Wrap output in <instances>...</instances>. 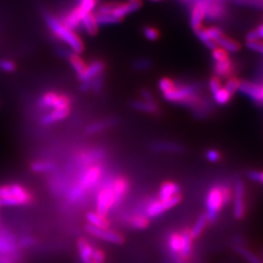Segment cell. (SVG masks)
Here are the masks:
<instances>
[{
	"instance_id": "53",
	"label": "cell",
	"mask_w": 263,
	"mask_h": 263,
	"mask_svg": "<svg viewBox=\"0 0 263 263\" xmlns=\"http://www.w3.org/2000/svg\"><path fill=\"white\" fill-rule=\"evenodd\" d=\"M222 195H223V201H224V205H227L230 202L231 199V190L227 187V186H222Z\"/></svg>"
},
{
	"instance_id": "39",
	"label": "cell",
	"mask_w": 263,
	"mask_h": 263,
	"mask_svg": "<svg viewBox=\"0 0 263 263\" xmlns=\"http://www.w3.org/2000/svg\"><path fill=\"white\" fill-rule=\"evenodd\" d=\"M205 30H206V33L209 36V38L212 41H214V42H216L222 36L224 35L223 30L217 26H210L208 28H205Z\"/></svg>"
},
{
	"instance_id": "44",
	"label": "cell",
	"mask_w": 263,
	"mask_h": 263,
	"mask_svg": "<svg viewBox=\"0 0 263 263\" xmlns=\"http://www.w3.org/2000/svg\"><path fill=\"white\" fill-rule=\"evenodd\" d=\"M16 64L8 59L0 60V69L4 72H13L16 70Z\"/></svg>"
},
{
	"instance_id": "40",
	"label": "cell",
	"mask_w": 263,
	"mask_h": 263,
	"mask_svg": "<svg viewBox=\"0 0 263 263\" xmlns=\"http://www.w3.org/2000/svg\"><path fill=\"white\" fill-rule=\"evenodd\" d=\"M144 35H145V38L147 40H150V41H155L159 38L160 36V33H159V30H158L156 27L151 26H147L144 27Z\"/></svg>"
},
{
	"instance_id": "32",
	"label": "cell",
	"mask_w": 263,
	"mask_h": 263,
	"mask_svg": "<svg viewBox=\"0 0 263 263\" xmlns=\"http://www.w3.org/2000/svg\"><path fill=\"white\" fill-rule=\"evenodd\" d=\"M31 170L35 172H47L51 171L56 168V165L49 161H38L34 162L30 166Z\"/></svg>"
},
{
	"instance_id": "16",
	"label": "cell",
	"mask_w": 263,
	"mask_h": 263,
	"mask_svg": "<svg viewBox=\"0 0 263 263\" xmlns=\"http://www.w3.org/2000/svg\"><path fill=\"white\" fill-rule=\"evenodd\" d=\"M225 13H226L225 7L220 1H217V0L209 1L208 8H207V14H206L207 19H209L210 21L220 20L224 17Z\"/></svg>"
},
{
	"instance_id": "33",
	"label": "cell",
	"mask_w": 263,
	"mask_h": 263,
	"mask_svg": "<svg viewBox=\"0 0 263 263\" xmlns=\"http://www.w3.org/2000/svg\"><path fill=\"white\" fill-rule=\"evenodd\" d=\"M214 102L220 105H224L228 104L232 98V95L228 92L225 88H222L215 94L212 95Z\"/></svg>"
},
{
	"instance_id": "1",
	"label": "cell",
	"mask_w": 263,
	"mask_h": 263,
	"mask_svg": "<svg viewBox=\"0 0 263 263\" xmlns=\"http://www.w3.org/2000/svg\"><path fill=\"white\" fill-rule=\"evenodd\" d=\"M46 23L53 33L59 39L67 44V46L70 48L72 52L76 55L83 52L84 44L81 38L74 32V30L68 28L61 21L50 15L46 17Z\"/></svg>"
},
{
	"instance_id": "41",
	"label": "cell",
	"mask_w": 263,
	"mask_h": 263,
	"mask_svg": "<svg viewBox=\"0 0 263 263\" xmlns=\"http://www.w3.org/2000/svg\"><path fill=\"white\" fill-rule=\"evenodd\" d=\"M148 220L145 217V216H135L133 217L131 221V226L133 228L142 230V229H145L148 226Z\"/></svg>"
},
{
	"instance_id": "42",
	"label": "cell",
	"mask_w": 263,
	"mask_h": 263,
	"mask_svg": "<svg viewBox=\"0 0 263 263\" xmlns=\"http://www.w3.org/2000/svg\"><path fill=\"white\" fill-rule=\"evenodd\" d=\"M96 5L97 0H80V5L78 7L83 13L88 14L92 13Z\"/></svg>"
},
{
	"instance_id": "23",
	"label": "cell",
	"mask_w": 263,
	"mask_h": 263,
	"mask_svg": "<svg viewBox=\"0 0 263 263\" xmlns=\"http://www.w3.org/2000/svg\"><path fill=\"white\" fill-rule=\"evenodd\" d=\"M216 44H217V46L222 47L228 53H238L242 48V45L239 42H237L230 37H227L225 35L222 36L220 39L217 40Z\"/></svg>"
},
{
	"instance_id": "4",
	"label": "cell",
	"mask_w": 263,
	"mask_h": 263,
	"mask_svg": "<svg viewBox=\"0 0 263 263\" xmlns=\"http://www.w3.org/2000/svg\"><path fill=\"white\" fill-rule=\"evenodd\" d=\"M224 201L222 195V186L211 187L206 198V208H207V217L208 222L214 223L217 220L218 212L224 207Z\"/></svg>"
},
{
	"instance_id": "15",
	"label": "cell",
	"mask_w": 263,
	"mask_h": 263,
	"mask_svg": "<svg viewBox=\"0 0 263 263\" xmlns=\"http://www.w3.org/2000/svg\"><path fill=\"white\" fill-rule=\"evenodd\" d=\"M181 192V187L172 182H167L161 185L159 190V200L166 201L173 196L179 195Z\"/></svg>"
},
{
	"instance_id": "29",
	"label": "cell",
	"mask_w": 263,
	"mask_h": 263,
	"mask_svg": "<svg viewBox=\"0 0 263 263\" xmlns=\"http://www.w3.org/2000/svg\"><path fill=\"white\" fill-rule=\"evenodd\" d=\"M152 148L156 151H161V152H180L182 151V146L173 143H165V142H161V143H156L152 145Z\"/></svg>"
},
{
	"instance_id": "22",
	"label": "cell",
	"mask_w": 263,
	"mask_h": 263,
	"mask_svg": "<svg viewBox=\"0 0 263 263\" xmlns=\"http://www.w3.org/2000/svg\"><path fill=\"white\" fill-rule=\"evenodd\" d=\"M182 236V248L180 252V257L182 259L188 258L191 254L192 250V237L190 234V230H184V232L181 234Z\"/></svg>"
},
{
	"instance_id": "35",
	"label": "cell",
	"mask_w": 263,
	"mask_h": 263,
	"mask_svg": "<svg viewBox=\"0 0 263 263\" xmlns=\"http://www.w3.org/2000/svg\"><path fill=\"white\" fill-rule=\"evenodd\" d=\"M169 247L172 253L180 255L181 248H182V236L179 233L171 234L169 240Z\"/></svg>"
},
{
	"instance_id": "10",
	"label": "cell",
	"mask_w": 263,
	"mask_h": 263,
	"mask_svg": "<svg viewBox=\"0 0 263 263\" xmlns=\"http://www.w3.org/2000/svg\"><path fill=\"white\" fill-rule=\"evenodd\" d=\"M245 211V186L241 180H238L234 192V215L237 220H243Z\"/></svg>"
},
{
	"instance_id": "59",
	"label": "cell",
	"mask_w": 263,
	"mask_h": 263,
	"mask_svg": "<svg viewBox=\"0 0 263 263\" xmlns=\"http://www.w3.org/2000/svg\"><path fill=\"white\" fill-rule=\"evenodd\" d=\"M261 97H262V104H263V86L261 87Z\"/></svg>"
},
{
	"instance_id": "14",
	"label": "cell",
	"mask_w": 263,
	"mask_h": 263,
	"mask_svg": "<svg viewBox=\"0 0 263 263\" xmlns=\"http://www.w3.org/2000/svg\"><path fill=\"white\" fill-rule=\"evenodd\" d=\"M234 71V65L230 59L222 62H215L213 65V72L217 77H230Z\"/></svg>"
},
{
	"instance_id": "57",
	"label": "cell",
	"mask_w": 263,
	"mask_h": 263,
	"mask_svg": "<svg viewBox=\"0 0 263 263\" xmlns=\"http://www.w3.org/2000/svg\"><path fill=\"white\" fill-rule=\"evenodd\" d=\"M91 85H92V81H83L80 88L83 92H87L89 89H91Z\"/></svg>"
},
{
	"instance_id": "24",
	"label": "cell",
	"mask_w": 263,
	"mask_h": 263,
	"mask_svg": "<svg viewBox=\"0 0 263 263\" xmlns=\"http://www.w3.org/2000/svg\"><path fill=\"white\" fill-rule=\"evenodd\" d=\"M81 26L84 27V29L89 33L90 35H95L98 31L99 25L96 21L95 15L93 13H88L83 16L81 19Z\"/></svg>"
},
{
	"instance_id": "31",
	"label": "cell",
	"mask_w": 263,
	"mask_h": 263,
	"mask_svg": "<svg viewBox=\"0 0 263 263\" xmlns=\"http://www.w3.org/2000/svg\"><path fill=\"white\" fill-rule=\"evenodd\" d=\"M69 64L71 67L73 68V70L77 73V75L81 74L87 67V65L85 64V62L79 57L76 54H72L69 58Z\"/></svg>"
},
{
	"instance_id": "19",
	"label": "cell",
	"mask_w": 263,
	"mask_h": 263,
	"mask_svg": "<svg viewBox=\"0 0 263 263\" xmlns=\"http://www.w3.org/2000/svg\"><path fill=\"white\" fill-rule=\"evenodd\" d=\"M111 187H112V191H113V195H114V205H115L126 195V193L128 191L129 184L126 179L119 178L113 183Z\"/></svg>"
},
{
	"instance_id": "13",
	"label": "cell",
	"mask_w": 263,
	"mask_h": 263,
	"mask_svg": "<svg viewBox=\"0 0 263 263\" xmlns=\"http://www.w3.org/2000/svg\"><path fill=\"white\" fill-rule=\"evenodd\" d=\"M105 70V64L102 61H95L87 66L86 69L77 75L80 81H92L93 79L102 74Z\"/></svg>"
},
{
	"instance_id": "43",
	"label": "cell",
	"mask_w": 263,
	"mask_h": 263,
	"mask_svg": "<svg viewBox=\"0 0 263 263\" xmlns=\"http://www.w3.org/2000/svg\"><path fill=\"white\" fill-rule=\"evenodd\" d=\"M174 85H176L174 82L171 79L167 78V77L160 79V81L158 83V87H159V89H160V91L162 92V94L169 92L170 90L173 88Z\"/></svg>"
},
{
	"instance_id": "54",
	"label": "cell",
	"mask_w": 263,
	"mask_h": 263,
	"mask_svg": "<svg viewBox=\"0 0 263 263\" xmlns=\"http://www.w3.org/2000/svg\"><path fill=\"white\" fill-rule=\"evenodd\" d=\"M234 1L237 3H240V4L263 7V0H234Z\"/></svg>"
},
{
	"instance_id": "9",
	"label": "cell",
	"mask_w": 263,
	"mask_h": 263,
	"mask_svg": "<svg viewBox=\"0 0 263 263\" xmlns=\"http://www.w3.org/2000/svg\"><path fill=\"white\" fill-rule=\"evenodd\" d=\"M114 205V195L112 191L111 186H107L104 188L99 196H98V203H97V212L103 216L110 210V208Z\"/></svg>"
},
{
	"instance_id": "63",
	"label": "cell",
	"mask_w": 263,
	"mask_h": 263,
	"mask_svg": "<svg viewBox=\"0 0 263 263\" xmlns=\"http://www.w3.org/2000/svg\"><path fill=\"white\" fill-rule=\"evenodd\" d=\"M131 1H133V0H131Z\"/></svg>"
},
{
	"instance_id": "58",
	"label": "cell",
	"mask_w": 263,
	"mask_h": 263,
	"mask_svg": "<svg viewBox=\"0 0 263 263\" xmlns=\"http://www.w3.org/2000/svg\"><path fill=\"white\" fill-rule=\"evenodd\" d=\"M255 30L259 36V39H263V24L257 26V28H255Z\"/></svg>"
},
{
	"instance_id": "61",
	"label": "cell",
	"mask_w": 263,
	"mask_h": 263,
	"mask_svg": "<svg viewBox=\"0 0 263 263\" xmlns=\"http://www.w3.org/2000/svg\"><path fill=\"white\" fill-rule=\"evenodd\" d=\"M151 1H154V2H156V1H162V0H151Z\"/></svg>"
},
{
	"instance_id": "46",
	"label": "cell",
	"mask_w": 263,
	"mask_h": 263,
	"mask_svg": "<svg viewBox=\"0 0 263 263\" xmlns=\"http://www.w3.org/2000/svg\"><path fill=\"white\" fill-rule=\"evenodd\" d=\"M134 67L137 70H145L151 67V62L148 59H140L134 63Z\"/></svg>"
},
{
	"instance_id": "5",
	"label": "cell",
	"mask_w": 263,
	"mask_h": 263,
	"mask_svg": "<svg viewBox=\"0 0 263 263\" xmlns=\"http://www.w3.org/2000/svg\"><path fill=\"white\" fill-rule=\"evenodd\" d=\"M40 105L43 108L66 109V108H69L70 100L65 95H59L56 93L49 92L42 96Z\"/></svg>"
},
{
	"instance_id": "36",
	"label": "cell",
	"mask_w": 263,
	"mask_h": 263,
	"mask_svg": "<svg viewBox=\"0 0 263 263\" xmlns=\"http://www.w3.org/2000/svg\"><path fill=\"white\" fill-rule=\"evenodd\" d=\"M111 125V120H105L93 123L87 127V133L89 134H96L99 132H102L106 128H108Z\"/></svg>"
},
{
	"instance_id": "62",
	"label": "cell",
	"mask_w": 263,
	"mask_h": 263,
	"mask_svg": "<svg viewBox=\"0 0 263 263\" xmlns=\"http://www.w3.org/2000/svg\"><path fill=\"white\" fill-rule=\"evenodd\" d=\"M260 259H261V263H263V252H262V257H261V258H260Z\"/></svg>"
},
{
	"instance_id": "18",
	"label": "cell",
	"mask_w": 263,
	"mask_h": 263,
	"mask_svg": "<svg viewBox=\"0 0 263 263\" xmlns=\"http://www.w3.org/2000/svg\"><path fill=\"white\" fill-rule=\"evenodd\" d=\"M68 115H69V108H66V109H53L51 112L47 113L46 115H44L42 117L41 123H42V125L48 126V125L54 124L55 122L64 120Z\"/></svg>"
},
{
	"instance_id": "50",
	"label": "cell",
	"mask_w": 263,
	"mask_h": 263,
	"mask_svg": "<svg viewBox=\"0 0 263 263\" xmlns=\"http://www.w3.org/2000/svg\"><path fill=\"white\" fill-rule=\"evenodd\" d=\"M206 157L211 163H216V162H218L222 159V155H221V153L217 150L210 149V150L207 151Z\"/></svg>"
},
{
	"instance_id": "49",
	"label": "cell",
	"mask_w": 263,
	"mask_h": 263,
	"mask_svg": "<svg viewBox=\"0 0 263 263\" xmlns=\"http://www.w3.org/2000/svg\"><path fill=\"white\" fill-rule=\"evenodd\" d=\"M103 84H104V78H103V76L101 74V75H99V76H97V77L93 79L91 89H92L94 92L99 93L103 88Z\"/></svg>"
},
{
	"instance_id": "6",
	"label": "cell",
	"mask_w": 263,
	"mask_h": 263,
	"mask_svg": "<svg viewBox=\"0 0 263 263\" xmlns=\"http://www.w3.org/2000/svg\"><path fill=\"white\" fill-rule=\"evenodd\" d=\"M182 201V196L181 194L173 196L171 199H168L166 201H161V200H156L153 201L146 209V215L148 217H155L160 214H162L163 212H165L166 210H170L171 208H173L174 206H177L180 202Z\"/></svg>"
},
{
	"instance_id": "51",
	"label": "cell",
	"mask_w": 263,
	"mask_h": 263,
	"mask_svg": "<svg viewBox=\"0 0 263 263\" xmlns=\"http://www.w3.org/2000/svg\"><path fill=\"white\" fill-rule=\"evenodd\" d=\"M247 174L251 181L263 184V171H250Z\"/></svg>"
},
{
	"instance_id": "56",
	"label": "cell",
	"mask_w": 263,
	"mask_h": 263,
	"mask_svg": "<svg viewBox=\"0 0 263 263\" xmlns=\"http://www.w3.org/2000/svg\"><path fill=\"white\" fill-rule=\"evenodd\" d=\"M246 40H247V42L259 40V36H258L256 30L253 29V30H250V32H248L247 35H246Z\"/></svg>"
},
{
	"instance_id": "30",
	"label": "cell",
	"mask_w": 263,
	"mask_h": 263,
	"mask_svg": "<svg viewBox=\"0 0 263 263\" xmlns=\"http://www.w3.org/2000/svg\"><path fill=\"white\" fill-rule=\"evenodd\" d=\"M234 250H236L239 254H241L246 260H248L250 263H261V259L255 253H253L252 251H250L243 246L236 245L234 247Z\"/></svg>"
},
{
	"instance_id": "45",
	"label": "cell",
	"mask_w": 263,
	"mask_h": 263,
	"mask_svg": "<svg viewBox=\"0 0 263 263\" xmlns=\"http://www.w3.org/2000/svg\"><path fill=\"white\" fill-rule=\"evenodd\" d=\"M246 47L253 52L259 53L263 55V41L255 40L246 42Z\"/></svg>"
},
{
	"instance_id": "28",
	"label": "cell",
	"mask_w": 263,
	"mask_h": 263,
	"mask_svg": "<svg viewBox=\"0 0 263 263\" xmlns=\"http://www.w3.org/2000/svg\"><path fill=\"white\" fill-rule=\"evenodd\" d=\"M207 223H208V217H207L206 213H204L201 216H199L197 222L195 223L194 226L190 230V234H191V237H192L193 240L197 239L198 237L202 234L203 230L205 229V227L207 225Z\"/></svg>"
},
{
	"instance_id": "37",
	"label": "cell",
	"mask_w": 263,
	"mask_h": 263,
	"mask_svg": "<svg viewBox=\"0 0 263 263\" xmlns=\"http://www.w3.org/2000/svg\"><path fill=\"white\" fill-rule=\"evenodd\" d=\"M240 83H241V80L237 78L236 76H233V75H232V76H230V77L228 78V80L226 81L224 88L233 96V95L236 93V91L239 90Z\"/></svg>"
},
{
	"instance_id": "52",
	"label": "cell",
	"mask_w": 263,
	"mask_h": 263,
	"mask_svg": "<svg viewBox=\"0 0 263 263\" xmlns=\"http://www.w3.org/2000/svg\"><path fill=\"white\" fill-rule=\"evenodd\" d=\"M93 261L96 263H105V253L103 250L96 249L93 252Z\"/></svg>"
},
{
	"instance_id": "34",
	"label": "cell",
	"mask_w": 263,
	"mask_h": 263,
	"mask_svg": "<svg viewBox=\"0 0 263 263\" xmlns=\"http://www.w3.org/2000/svg\"><path fill=\"white\" fill-rule=\"evenodd\" d=\"M195 31V33H196V35L198 36V38L201 40L209 49L210 50H213L214 48H216L217 47V44H216V42H214V41H212V40H210L209 38V36L207 35V33H206V30H205V28L204 27H201V28H198L196 30H194Z\"/></svg>"
},
{
	"instance_id": "12",
	"label": "cell",
	"mask_w": 263,
	"mask_h": 263,
	"mask_svg": "<svg viewBox=\"0 0 263 263\" xmlns=\"http://www.w3.org/2000/svg\"><path fill=\"white\" fill-rule=\"evenodd\" d=\"M239 91L246 96H248L253 102L257 104H262V97H261V86H259L256 83L247 81V80H241Z\"/></svg>"
},
{
	"instance_id": "26",
	"label": "cell",
	"mask_w": 263,
	"mask_h": 263,
	"mask_svg": "<svg viewBox=\"0 0 263 263\" xmlns=\"http://www.w3.org/2000/svg\"><path fill=\"white\" fill-rule=\"evenodd\" d=\"M133 107L139 111H143L146 113H156L158 112V105L156 103H150L144 100L135 101L133 103Z\"/></svg>"
},
{
	"instance_id": "38",
	"label": "cell",
	"mask_w": 263,
	"mask_h": 263,
	"mask_svg": "<svg viewBox=\"0 0 263 263\" xmlns=\"http://www.w3.org/2000/svg\"><path fill=\"white\" fill-rule=\"evenodd\" d=\"M211 56L214 62H222L225 61L227 59H229V54L227 51H225L222 47L217 46L216 48H214L213 50H211Z\"/></svg>"
},
{
	"instance_id": "8",
	"label": "cell",
	"mask_w": 263,
	"mask_h": 263,
	"mask_svg": "<svg viewBox=\"0 0 263 263\" xmlns=\"http://www.w3.org/2000/svg\"><path fill=\"white\" fill-rule=\"evenodd\" d=\"M209 1L210 0L195 1V4L191 9V16H190V25L194 30L203 27V21L206 19Z\"/></svg>"
},
{
	"instance_id": "25",
	"label": "cell",
	"mask_w": 263,
	"mask_h": 263,
	"mask_svg": "<svg viewBox=\"0 0 263 263\" xmlns=\"http://www.w3.org/2000/svg\"><path fill=\"white\" fill-rule=\"evenodd\" d=\"M86 220L88 222V224H91L95 227H99V228H105L107 229L109 227V224L106 221L105 216L99 214L98 212H93V211H89L86 214Z\"/></svg>"
},
{
	"instance_id": "48",
	"label": "cell",
	"mask_w": 263,
	"mask_h": 263,
	"mask_svg": "<svg viewBox=\"0 0 263 263\" xmlns=\"http://www.w3.org/2000/svg\"><path fill=\"white\" fill-rule=\"evenodd\" d=\"M84 190H85V189H84L80 184L74 186V187L72 188V190L70 191V193H69V199L72 200V201L79 200V199L81 198V196L83 195Z\"/></svg>"
},
{
	"instance_id": "47",
	"label": "cell",
	"mask_w": 263,
	"mask_h": 263,
	"mask_svg": "<svg viewBox=\"0 0 263 263\" xmlns=\"http://www.w3.org/2000/svg\"><path fill=\"white\" fill-rule=\"evenodd\" d=\"M209 87H210V92L213 95L215 93L217 92L218 90H221L223 87H222V82H221V78L217 77V76H212L210 79V84H209Z\"/></svg>"
},
{
	"instance_id": "7",
	"label": "cell",
	"mask_w": 263,
	"mask_h": 263,
	"mask_svg": "<svg viewBox=\"0 0 263 263\" xmlns=\"http://www.w3.org/2000/svg\"><path fill=\"white\" fill-rule=\"evenodd\" d=\"M85 229L87 230V232L89 234H91L96 238L102 239L105 242L108 243H112L115 245H122L125 242L124 237L122 236L121 234H119L115 231L109 230L108 228L105 229V228H99V227H95L91 224H87Z\"/></svg>"
},
{
	"instance_id": "55",
	"label": "cell",
	"mask_w": 263,
	"mask_h": 263,
	"mask_svg": "<svg viewBox=\"0 0 263 263\" xmlns=\"http://www.w3.org/2000/svg\"><path fill=\"white\" fill-rule=\"evenodd\" d=\"M141 96H142V99L144 101L150 102V103H156L155 99H154V96L152 95V93L150 92L149 90H147V89H143L141 91Z\"/></svg>"
},
{
	"instance_id": "21",
	"label": "cell",
	"mask_w": 263,
	"mask_h": 263,
	"mask_svg": "<svg viewBox=\"0 0 263 263\" xmlns=\"http://www.w3.org/2000/svg\"><path fill=\"white\" fill-rule=\"evenodd\" d=\"M86 15L83 13L79 7H76L75 9H73L70 13L66 15V18L64 19V22H62L65 26H67L68 28L74 30L76 29L79 26H81V19L83 18V16Z\"/></svg>"
},
{
	"instance_id": "60",
	"label": "cell",
	"mask_w": 263,
	"mask_h": 263,
	"mask_svg": "<svg viewBox=\"0 0 263 263\" xmlns=\"http://www.w3.org/2000/svg\"><path fill=\"white\" fill-rule=\"evenodd\" d=\"M185 1H188V2H189V1H196V0H185ZM212 1H215V0H212ZM217 1H220V0H217Z\"/></svg>"
},
{
	"instance_id": "3",
	"label": "cell",
	"mask_w": 263,
	"mask_h": 263,
	"mask_svg": "<svg viewBox=\"0 0 263 263\" xmlns=\"http://www.w3.org/2000/svg\"><path fill=\"white\" fill-rule=\"evenodd\" d=\"M197 91V86L195 85H174L171 90L163 94V96L168 102L195 106L199 102L196 95Z\"/></svg>"
},
{
	"instance_id": "17",
	"label": "cell",
	"mask_w": 263,
	"mask_h": 263,
	"mask_svg": "<svg viewBox=\"0 0 263 263\" xmlns=\"http://www.w3.org/2000/svg\"><path fill=\"white\" fill-rule=\"evenodd\" d=\"M102 173V170L100 167H92L90 168L88 171H86L83 177L81 178L80 181V185L84 188L87 189L89 187L93 186L94 184L97 183V181L99 180V178L101 177Z\"/></svg>"
},
{
	"instance_id": "20",
	"label": "cell",
	"mask_w": 263,
	"mask_h": 263,
	"mask_svg": "<svg viewBox=\"0 0 263 263\" xmlns=\"http://www.w3.org/2000/svg\"><path fill=\"white\" fill-rule=\"evenodd\" d=\"M78 246L79 254L81 261L83 263H90L93 260V252L94 248L91 246L89 242H87L85 239L81 238L77 242Z\"/></svg>"
},
{
	"instance_id": "2",
	"label": "cell",
	"mask_w": 263,
	"mask_h": 263,
	"mask_svg": "<svg viewBox=\"0 0 263 263\" xmlns=\"http://www.w3.org/2000/svg\"><path fill=\"white\" fill-rule=\"evenodd\" d=\"M31 194L22 185H0V207L23 206L31 203Z\"/></svg>"
},
{
	"instance_id": "11",
	"label": "cell",
	"mask_w": 263,
	"mask_h": 263,
	"mask_svg": "<svg viewBox=\"0 0 263 263\" xmlns=\"http://www.w3.org/2000/svg\"><path fill=\"white\" fill-rule=\"evenodd\" d=\"M142 7V1L141 0H129L125 3H116L114 2V7L111 14L118 18L120 20H123L124 17H126L129 14L134 13L138 11Z\"/></svg>"
},
{
	"instance_id": "27",
	"label": "cell",
	"mask_w": 263,
	"mask_h": 263,
	"mask_svg": "<svg viewBox=\"0 0 263 263\" xmlns=\"http://www.w3.org/2000/svg\"><path fill=\"white\" fill-rule=\"evenodd\" d=\"M96 21L99 26H109V25H115L118 24L122 20L114 17L112 14H103L97 12L95 14Z\"/></svg>"
}]
</instances>
